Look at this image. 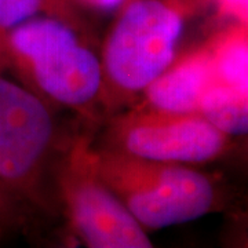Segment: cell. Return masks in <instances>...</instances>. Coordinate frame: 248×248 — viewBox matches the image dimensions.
Wrapping results in <instances>:
<instances>
[{"label": "cell", "instance_id": "12", "mask_svg": "<svg viewBox=\"0 0 248 248\" xmlns=\"http://www.w3.org/2000/svg\"><path fill=\"white\" fill-rule=\"evenodd\" d=\"M222 9L231 14L243 17L247 14V0H219Z\"/></svg>", "mask_w": 248, "mask_h": 248}, {"label": "cell", "instance_id": "2", "mask_svg": "<svg viewBox=\"0 0 248 248\" xmlns=\"http://www.w3.org/2000/svg\"><path fill=\"white\" fill-rule=\"evenodd\" d=\"M133 177L124 185V204L143 228L163 229L193 221L213 207V185L195 170L163 166L138 170Z\"/></svg>", "mask_w": 248, "mask_h": 248}, {"label": "cell", "instance_id": "1", "mask_svg": "<svg viewBox=\"0 0 248 248\" xmlns=\"http://www.w3.org/2000/svg\"><path fill=\"white\" fill-rule=\"evenodd\" d=\"M181 32L182 18L167 3L131 1L105 46L108 76L124 90H145L172 63Z\"/></svg>", "mask_w": 248, "mask_h": 248}, {"label": "cell", "instance_id": "11", "mask_svg": "<svg viewBox=\"0 0 248 248\" xmlns=\"http://www.w3.org/2000/svg\"><path fill=\"white\" fill-rule=\"evenodd\" d=\"M45 0H0V31H10L32 18Z\"/></svg>", "mask_w": 248, "mask_h": 248}, {"label": "cell", "instance_id": "15", "mask_svg": "<svg viewBox=\"0 0 248 248\" xmlns=\"http://www.w3.org/2000/svg\"><path fill=\"white\" fill-rule=\"evenodd\" d=\"M45 1H46V0H45Z\"/></svg>", "mask_w": 248, "mask_h": 248}, {"label": "cell", "instance_id": "9", "mask_svg": "<svg viewBox=\"0 0 248 248\" xmlns=\"http://www.w3.org/2000/svg\"><path fill=\"white\" fill-rule=\"evenodd\" d=\"M10 31L11 48L29 62L60 46L78 42L71 28L51 18H29Z\"/></svg>", "mask_w": 248, "mask_h": 248}, {"label": "cell", "instance_id": "5", "mask_svg": "<svg viewBox=\"0 0 248 248\" xmlns=\"http://www.w3.org/2000/svg\"><path fill=\"white\" fill-rule=\"evenodd\" d=\"M69 207L80 237L93 248H151L152 241L110 187L84 178L69 190Z\"/></svg>", "mask_w": 248, "mask_h": 248}, {"label": "cell", "instance_id": "7", "mask_svg": "<svg viewBox=\"0 0 248 248\" xmlns=\"http://www.w3.org/2000/svg\"><path fill=\"white\" fill-rule=\"evenodd\" d=\"M217 81L213 55H190L177 66L167 68L146 87L151 104L166 115L199 113L207 89Z\"/></svg>", "mask_w": 248, "mask_h": 248}, {"label": "cell", "instance_id": "14", "mask_svg": "<svg viewBox=\"0 0 248 248\" xmlns=\"http://www.w3.org/2000/svg\"><path fill=\"white\" fill-rule=\"evenodd\" d=\"M4 204H6V193H4L3 189L0 187V214H1L3 208H4Z\"/></svg>", "mask_w": 248, "mask_h": 248}, {"label": "cell", "instance_id": "8", "mask_svg": "<svg viewBox=\"0 0 248 248\" xmlns=\"http://www.w3.org/2000/svg\"><path fill=\"white\" fill-rule=\"evenodd\" d=\"M199 113L222 134L241 135L248 130L247 94L215 81L204 93Z\"/></svg>", "mask_w": 248, "mask_h": 248}, {"label": "cell", "instance_id": "4", "mask_svg": "<svg viewBox=\"0 0 248 248\" xmlns=\"http://www.w3.org/2000/svg\"><path fill=\"white\" fill-rule=\"evenodd\" d=\"M124 145L133 156L148 161L202 163L221 153L225 134L199 113L170 115L135 124Z\"/></svg>", "mask_w": 248, "mask_h": 248}, {"label": "cell", "instance_id": "13", "mask_svg": "<svg viewBox=\"0 0 248 248\" xmlns=\"http://www.w3.org/2000/svg\"><path fill=\"white\" fill-rule=\"evenodd\" d=\"M89 4L102 10H113L122 6L124 0H86Z\"/></svg>", "mask_w": 248, "mask_h": 248}, {"label": "cell", "instance_id": "3", "mask_svg": "<svg viewBox=\"0 0 248 248\" xmlns=\"http://www.w3.org/2000/svg\"><path fill=\"white\" fill-rule=\"evenodd\" d=\"M53 120L27 89L0 76V187L31 179L50 146Z\"/></svg>", "mask_w": 248, "mask_h": 248}, {"label": "cell", "instance_id": "6", "mask_svg": "<svg viewBox=\"0 0 248 248\" xmlns=\"http://www.w3.org/2000/svg\"><path fill=\"white\" fill-rule=\"evenodd\" d=\"M29 63L37 86L66 105L87 104L101 87L102 69L97 55L79 42L60 46Z\"/></svg>", "mask_w": 248, "mask_h": 248}, {"label": "cell", "instance_id": "10", "mask_svg": "<svg viewBox=\"0 0 248 248\" xmlns=\"http://www.w3.org/2000/svg\"><path fill=\"white\" fill-rule=\"evenodd\" d=\"M217 81L231 86L247 94L248 91V51L243 37H232L218 47L213 55Z\"/></svg>", "mask_w": 248, "mask_h": 248}]
</instances>
